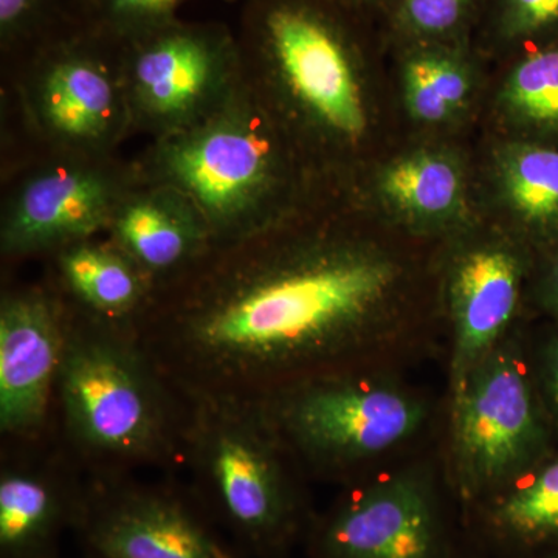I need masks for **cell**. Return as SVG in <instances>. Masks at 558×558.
Returning <instances> with one entry per match:
<instances>
[{
	"mask_svg": "<svg viewBox=\"0 0 558 558\" xmlns=\"http://www.w3.org/2000/svg\"><path fill=\"white\" fill-rule=\"evenodd\" d=\"M314 208L213 247L154 293L134 332L180 399H260L368 348L399 270Z\"/></svg>",
	"mask_w": 558,
	"mask_h": 558,
	"instance_id": "cell-1",
	"label": "cell"
},
{
	"mask_svg": "<svg viewBox=\"0 0 558 558\" xmlns=\"http://www.w3.org/2000/svg\"><path fill=\"white\" fill-rule=\"evenodd\" d=\"M140 178L172 186L199 209L213 247L248 240L315 207L317 168L242 83L190 130L150 140L135 157Z\"/></svg>",
	"mask_w": 558,
	"mask_h": 558,
	"instance_id": "cell-2",
	"label": "cell"
},
{
	"mask_svg": "<svg viewBox=\"0 0 558 558\" xmlns=\"http://www.w3.org/2000/svg\"><path fill=\"white\" fill-rule=\"evenodd\" d=\"M340 0H244L242 76L315 168L369 128L357 44Z\"/></svg>",
	"mask_w": 558,
	"mask_h": 558,
	"instance_id": "cell-3",
	"label": "cell"
},
{
	"mask_svg": "<svg viewBox=\"0 0 558 558\" xmlns=\"http://www.w3.org/2000/svg\"><path fill=\"white\" fill-rule=\"evenodd\" d=\"M2 174L46 154L112 156L132 132L121 46L69 17L2 61Z\"/></svg>",
	"mask_w": 558,
	"mask_h": 558,
	"instance_id": "cell-4",
	"label": "cell"
},
{
	"mask_svg": "<svg viewBox=\"0 0 558 558\" xmlns=\"http://www.w3.org/2000/svg\"><path fill=\"white\" fill-rule=\"evenodd\" d=\"M65 307L57 395L70 442L102 464L170 461L182 450L183 400L134 329Z\"/></svg>",
	"mask_w": 558,
	"mask_h": 558,
	"instance_id": "cell-5",
	"label": "cell"
},
{
	"mask_svg": "<svg viewBox=\"0 0 558 558\" xmlns=\"http://www.w3.org/2000/svg\"><path fill=\"white\" fill-rule=\"evenodd\" d=\"M183 400L182 451L196 498L244 558H277L301 527L284 440L259 399Z\"/></svg>",
	"mask_w": 558,
	"mask_h": 558,
	"instance_id": "cell-6",
	"label": "cell"
},
{
	"mask_svg": "<svg viewBox=\"0 0 558 558\" xmlns=\"http://www.w3.org/2000/svg\"><path fill=\"white\" fill-rule=\"evenodd\" d=\"M132 132L168 137L207 120L242 83L236 32L179 20L120 44Z\"/></svg>",
	"mask_w": 558,
	"mask_h": 558,
	"instance_id": "cell-7",
	"label": "cell"
},
{
	"mask_svg": "<svg viewBox=\"0 0 558 558\" xmlns=\"http://www.w3.org/2000/svg\"><path fill=\"white\" fill-rule=\"evenodd\" d=\"M137 179L134 160L46 154L2 175L0 255L44 256L101 236L123 194Z\"/></svg>",
	"mask_w": 558,
	"mask_h": 558,
	"instance_id": "cell-8",
	"label": "cell"
},
{
	"mask_svg": "<svg viewBox=\"0 0 558 558\" xmlns=\"http://www.w3.org/2000/svg\"><path fill=\"white\" fill-rule=\"evenodd\" d=\"M323 374L260 398L286 447L323 465L373 458L413 436L424 421L416 398L379 380Z\"/></svg>",
	"mask_w": 558,
	"mask_h": 558,
	"instance_id": "cell-9",
	"label": "cell"
},
{
	"mask_svg": "<svg viewBox=\"0 0 558 558\" xmlns=\"http://www.w3.org/2000/svg\"><path fill=\"white\" fill-rule=\"evenodd\" d=\"M454 457L468 492L517 481L548 458L554 435L517 347H498L453 392Z\"/></svg>",
	"mask_w": 558,
	"mask_h": 558,
	"instance_id": "cell-10",
	"label": "cell"
},
{
	"mask_svg": "<svg viewBox=\"0 0 558 558\" xmlns=\"http://www.w3.org/2000/svg\"><path fill=\"white\" fill-rule=\"evenodd\" d=\"M73 531L89 558H244L196 495L117 475L81 487Z\"/></svg>",
	"mask_w": 558,
	"mask_h": 558,
	"instance_id": "cell-11",
	"label": "cell"
},
{
	"mask_svg": "<svg viewBox=\"0 0 558 558\" xmlns=\"http://www.w3.org/2000/svg\"><path fill=\"white\" fill-rule=\"evenodd\" d=\"M68 336V307L49 281L3 288L0 296V432L43 435Z\"/></svg>",
	"mask_w": 558,
	"mask_h": 558,
	"instance_id": "cell-12",
	"label": "cell"
},
{
	"mask_svg": "<svg viewBox=\"0 0 558 558\" xmlns=\"http://www.w3.org/2000/svg\"><path fill=\"white\" fill-rule=\"evenodd\" d=\"M315 537L318 558H435L428 486L413 473L380 481L343 502Z\"/></svg>",
	"mask_w": 558,
	"mask_h": 558,
	"instance_id": "cell-13",
	"label": "cell"
},
{
	"mask_svg": "<svg viewBox=\"0 0 558 558\" xmlns=\"http://www.w3.org/2000/svg\"><path fill=\"white\" fill-rule=\"evenodd\" d=\"M105 236L154 282L157 290L189 274L213 248L199 209L180 191L140 178L123 194Z\"/></svg>",
	"mask_w": 558,
	"mask_h": 558,
	"instance_id": "cell-14",
	"label": "cell"
},
{
	"mask_svg": "<svg viewBox=\"0 0 558 558\" xmlns=\"http://www.w3.org/2000/svg\"><path fill=\"white\" fill-rule=\"evenodd\" d=\"M521 264L512 250L481 245L458 259L450 279L453 392L499 347L520 301Z\"/></svg>",
	"mask_w": 558,
	"mask_h": 558,
	"instance_id": "cell-15",
	"label": "cell"
},
{
	"mask_svg": "<svg viewBox=\"0 0 558 558\" xmlns=\"http://www.w3.org/2000/svg\"><path fill=\"white\" fill-rule=\"evenodd\" d=\"M47 281L76 310L112 325L134 328L156 286L105 234L73 242L49 258Z\"/></svg>",
	"mask_w": 558,
	"mask_h": 558,
	"instance_id": "cell-16",
	"label": "cell"
},
{
	"mask_svg": "<svg viewBox=\"0 0 558 558\" xmlns=\"http://www.w3.org/2000/svg\"><path fill=\"white\" fill-rule=\"evenodd\" d=\"M81 486L43 470L9 465L0 475V558H60L73 529Z\"/></svg>",
	"mask_w": 558,
	"mask_h": 558,
	"instance_id": "cell-17",
	"label": "cell"
},
{
	"mask_svg": "<svg viewBox=\"0 0 558 558\" xmlns=\"http://www.w3.org/2000/svg\"><path fill=\"white\" fill-rule=\"evenodd\" d=\"M380 191L392 207L411 218L444 219L453 215L461 201V172L442 154H413L389 165L381 174Z\"/></svg>",
	"mask_w": 558,
	"mask_h": 558,
	"instance_id": "cell-18",
	"label": "cell"
},
{
	"mask_svg": "<svg viewBox=\"0 0 558 558\" xmlns=\"http://www.w3.org/2000/svg\"><path fill=\"white\" fill-rule=\"evenodd\" d=\"M494 510V523L526 545H558V451L517 480Z\"/></svg>",
	"mask_w": 558,
	"mask_h": 558,
	"instance_id": "cell-19",
	"label": "cell"
},
{
	"mask_svg": "<svg viewBox=\"0 0 558 558\" xmlns=\"http://www.w3.org/2000/svg\"><path fill=\"white\" fill-rule=\"evenodd\" d=\"M501 183L513 209L531 223L558 219V150L515 146L501 160Z\"/></svg>",
	"mask_w": 558,
	"mask_h": 558,
	"instance_id": "cell-20",
	"label": "cell"
},
{
	"mask_svg": "<svg viewBox=\"0 0 558 558\" xmlns=\"http://www.w3.org/2000/svg\"><path fill=\"white\" fill-rule=\"evenodd\" d=\"M470 78L464 65L442 53H421L405 65V98L422 123H442L468 100Z\"/></svg>",
	"mask_w": 558,
	"mask_h": 558,
	"instance_id": "cell-21",
	"label": "cell"
},
{
	"mask_svg": "<svg viewBox=\"0 0 558 558\" xmlns=\"http://www.w3.org/2000/svg\"><path fill=\"white\" fill-rule=\"evenodd\" d=\"M513 117L537 126H558V49L538 51L517 65L505 89Z\"/></svg>",
	"mask_w": 558,
	"mask_h": 558,
	"instance_id": "cell-22",
	"label": "cell"
},
{
	"mask_svg": "<svg viewBox=\"0 0 558 558\" xmlns=\"http://www.w3.org/2000/svg\"><path fill=\"white\" fill-rule=\"evenodd\" d=\"M189 0H80V17L117 44L178 21V11Z\"/></svg>",
	"mask_w": 558,
	"mask_h": 558,
	"instance_id": "cell-23",
	"label": "cell"
},
{
	"mask_svg": "<svg viewBox=\"0 0 558 558\" xmlns=\"http://www.w3.org/2000/svg\"><path fill=\"white\" fill-rule=\"evenodd\" d=\"M80 17V0H0L2 61L21 53L69 17Z\"/></svg>",
	"mask_w": 558,
	"mask_h": 558,
	"instance_id": "cell-24",
	"label": "cell"
},
{
	"mask_svg": "<svg viewBox=\"0 0 558 558\" xmlns=\"http://www.w3.org/2000/svg\"><path fill=\"white\" fill-rule=\"evenodd\" d=\"M470 0H403L402 20L417 35L439 36L453 31Z\"/></svg>",
	"mask_w": 558,
	"mask_h": 558,
	"instance_id": "cell-25",
	"label": "cell"
},
{
	"mask_svg": "<svg viewBox=\"0 0 558 558\" xmlns=\"http://www.w3.org/2000/svg\"><path fill=\"white\" fill-rule=\"evenodd\" d=\"M558 24V0H506L505 25L510 35H532Z\"/></svg>",
	"mask_w": 558,
	"mask_h": 558,
	"instance_id": "cell-26",
	"label": "cell"
},
{
	"mask_svg": "<svg viewBox=\"0 0 558 558\" xmlns=\"http://www.w3.org/2000/svg\"><path fill=\"white\" fill-rule=\"evenodd\" d=\"M537 377L543 405L554 432H558V333L539 348Z\"/></svg>",
	"mask_w": 558,
	"mask_h": 558,
	"instance_id": "cell-27",
	"label": "cell"
},
{
	"mask_svg": "<svg viewBox=\"0 0 558 558\" xmlns=\"http://www.w3.org/2000/svg\"><path fill=\"white\" fill-rule=\"evenodd\" d=\"M549 300L550 304H553L554 311H556L558 315V263L556 264V267H554L553 274H550Z\"/></svg>",
	"mask_w": 558,
	"mask_h": 558,
	"instance_id": "cell-28",
	"label": "cell"
},
{
	"mask_svg": "<svg viewBox=\"0 0 558 558\" xmlns=\"http://www.w3.org/2000/svg\"><path fill=\"white\" fill-rule=\"evenodd\" d=\"M227 2H244V0H227Z\"/></svg>",
	"mask_w": 558,
	"mask_h": 558,
	"instance_id": "cell-29",
	"label": "cell"
},
{
	"mask_svg": "<svg viewBox=\"0 0 558 558\" xmlns=\"http://www.w3.org/2000/svg\"><path fill=\"white\" fill-rule=\"evenodd\" d=\"M553 558H558V553L556 554V556H554Z\"/></svg>",
	"mask_w": 558,
	"mask_h": 558,
	"instance_id": "cell-30",
	"label": "cell"
}]
</instances>
